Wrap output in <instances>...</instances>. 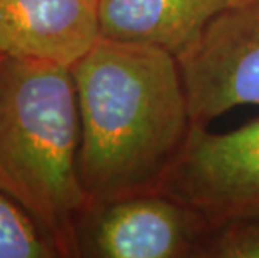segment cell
Instances as JSON below:
<instances>
[{
	"label": "cell",
	"instance_id": "obj_1",
	"mask_svg": "<svg viewBox=\"0 0 259 258\" xmlns=\"http://www.w3.org/2000/svg\"><path fill=\"white\" fill-rule=\"evenodd\" d=\"M70 70L89 205L159 191L194 126L178 57L101 39Z\"/></svg>",
	"mask_w": 259,
	"mask_h": 258
},
{
	"label": "cell",
	"instance_id": "obj_2",
	"mask_svg": "<svg viewBox=\"0 0 259 258\" xmlns=\"http://www.w3.org/2000/svg\"><path fill=\"white\" fill-rule=\"evenodd\" d=\"M80 116L70 67L4 57L0 64V191L75 255L87 195L79 178Z\"/></svg>",
	"mask_w": 259,
	"mask_h": 258
},
{
	"label": "cell",
	"instance_id": "obj_3",
	"mask_svg": "<svg viewBox=\"0 0 259 258\" xmlns=\"http://www.w3.org/2000/svg\"><path fill=\"white\" fill-rule=\"evenodd\" d=\"M214 223L166 191L122 196L85 208L75 255L91 258H199Z\"/></svg>",
	"mask_w": 259,
	"mask_h": 258
},
{
	"label": "cell",
	"instance_id": "obj_4",
	"mask_svg": "<svg viewBox=\"0 0 259 258\" xmlns=\"http://www.w3.org/2000/svg\"><path fill=\"white\" fill-rule=\"evenodd\" d=\"M192 123L259 106V0L229 5L178 56Z\"/></svg>",
	"mask_w": 259,
	"mask_h": 258
},
{
	"label": "cell",
	"instance_id": "obj_5",
	"mask_svg": "<svg viewBox=\"0 0 259 258\" xmlns=\"http://www.w3.org/2000/svg\"><path fill=\"white\" fill-rule=\"evenodd\" d=\"M161 190L214 225L259 213V119L228 133L194 124Z\"/></svg>",
	"mask_w": 259,
	"mask_h": 258
},
{
	"label": "cell",
	"instance_id": "obj_6",
	"mask_svg": "<svg viewBox=\"0 0 259 258\" xmlns=\"http://www.w3.org/2000/svg\"><path fill=\"white\" fill-rule=\"evenodd\" d=\"M99 41V0H0L5 57L72 67Z\"/></svg>",
	"mask_w": 259,
	"mask_h": 258
},
{
	"label": "cell",
	"instance_id": "obj_7",
	"mask_svg": "<svg viewBox=\"0 0 259 258\" xmlns=\"http://www.w3.org/2000/svg\"><path fill=\"white\" fill-rule=\"evenodd\" d=\"M228 7L229 0H99L101 39L178 57Z\"/></svg>",
	"mask_w": 259,
	"mask_h": 258
},
{
	"label": "cell",
	"instance_id": "obj_8",
	"mask_svg": "<svg viewBox=\"0 0 259 258\" xmlns=\"http://www.w3.org/2000/svg\"><path fill=\"white\" fill-rule=\"evenodd\" d=\"M60 246L15 200L0 191V258H56Z\"/></svg>",
	"mask_w": 259,
	"mask_h": 258
},
{
	"label": "cell",
	"instance_id": "obj_9",
	"mask_svg": "<svg viewBox=\"0 0 259 258\" xmlns=\"http://www.w3.org/2000/svg\"><path fill=\"white\" fill-rule=\"evenodd\" d=\"M199 258H259V213L214 225Z\"/></svg>",
	"mask_w": 259,
	"mask_h": 258
},
{
	"label": "cell",
	"instance_id": "obj_10",
	"mask_svg": "<svg viewBox=\"0 0 259 258\" xmlns=\"http://www.w3.org/2000/svg\"><path fill=\"white\" fill-rule=\"evenodd\" d=\"M239 2H244V0H229V5H234V4H239Z\"/></svg>",
	"mask_w": 259,
	"mask_h": 258
},
{
	"label": "cell",
	"instance_id": "obj_11",
	"mask_svg": "<svg viewBox=\"0 0 259 258\" xmlns=\"http://www.w3.org/2000/svg\"><path fill=\"white\" fill-rule=\"evenodd\" d=\"M4 57H5V56H2V54H0V64H2V60H4Z\"/></svg>",
	"mask_w": 259,
	"mask_h": 258
}]
</instances>
